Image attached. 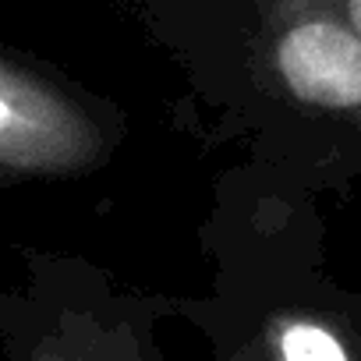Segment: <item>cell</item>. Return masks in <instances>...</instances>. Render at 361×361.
<instances>
[{"label":"cell","instance_id":"3","mask_svg":"<svg viewBox=\"0 0 361 361\" xmlns=\"http://www.w3.org/2000/svg\"><path fill=\"white\" fill-rule=\"evenodd\" d=\"M269 61L283 89L312 106H361V36L329 4H305L276 25Z\"/></svg>","mask_w":361,"mask_h":361},{"label":"cell","instance_id":"6","mask_svg":"<svg viewBox=\"0 0 361 361\" xmlns=\"http://www.w3.org/2000/svg\"><path fill=\"white\" fill-rule=\"evenodd\" d=\"M11 185H18V177L8 173V170H0V188H11Z\"/></svg>","mask_w":361,"mask_h":361},{"label":"cell","instance_id":"4","mask_svg":"<svg viewBox=\"0 0 361 361\" xmlns=\"http://www.w3.org/2000/svg\"><path fill=\"white\" fill-rule=\"evenodd\" d=\"M276 354L280 361H350L343 343L319 322L290 319L276 333Z\"/></svg>","mask_w":361,"mask_h":361},{"label":"cell","instance_id":"5","mask_svg":"<svg viewBox=\"0 0 361 361\" xmlns=\"http://www.w3.org/2000/svg\"><path fill=\"white\" fill-rule=\"evenodd\" d=\"M340 11H343V18L354 25V32L361 36V0H340Z\"/></svg>","mask_w":361,"mask_h":361},{"label":"cell","instance_id":"2","mask_svg":"<svg viewBox=\"0 0 361 361\" xmlns=\"http://www.w3.org/2000/svg\"><path fill=\"white\" fill-rule=\"evenodd\" d=\"M0 347L8 361H145L47 259L32 262L25 290H0Z\"/></svg>","mask_w":361,"mask_h":361},{"label":"cell","instance_id":"1","mask_svg":"<svg viewBox=\"0 0 361 361\" xmlns=\"http://www.w3.org/2000/svg\"><path fill=\"white\" fill-rule=\"evenodd\" d=\"M110 149L103 114L47 64L0 47V170L25 177H75Z\"/></svg>","mask_w":361,"mask_h":361}]
</instances>
